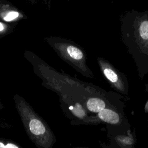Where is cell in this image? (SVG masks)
<instances>
[{"instance_id": "52a82bcc", "label": "cell", "mask_w": 148, "mask_h": 148, "mask_svg": "<svg viewBox=\"0 0 148 148\" xmlns=\"http://www.w3.org/2000/svg\"><path fill=\"white\" fill-rule=\"evenodd\" d=\"M139 31L141 37L143 39L148 40V20H144L141 22Z\"/></svg>"}, {"instance_id": "8992f818", "label": "cell", "mask_w": 148, "mask_h": 148, "mask_svg": "<svg viewBox=\"0 0 148 148\" xmlns=\"http://www.w3.org/2000/svg\"><path fill=\"white\" fill-rule=\"evenodd\" d=\"M20 147L17 143L12 140L0 138V148H20Z\"/></svg>"}, {"instance_id": "3957f363", "label": "cell", "mask_w": 148, "mask_h": 148, "mask_svg": "<svg viewBox=\"0 0 148 148\" xmlns=\"http://www.w3.org/2000/svg\"><path fill=\"white\" fill-rule=\"evenodd\" d=\"M23 15L15 8L10 6L0 8V20L5 22H13L21 20Z\"/></svg>"}, {"instance_id": "5b68a950", "label": "cell", "mask_w": 148, "mask_h": 148, "mask_svg": "<svg viewBox=\"0 0 148 148\" xmlns=\"http://www.w3.org/2000/svg\"><path fill=\"white\" fill-rule=\"evenodd\" d=\"M86 108L92 112H99L105 107L104 101L98 98H90L86 102Z\"/></svg>"}, {"instance_id": "9c48e42d", "label": "cell", "mask_w": 148, "mask_h": 148, "mask_svg": "<svg viewBox=\"0 0 148 148\" xmlns=\"http://www.w3.org/2000/svg\"><path fill=\"white\" fill-rule=\"evenodd\" d=\"M103 73L105 76L112 82L115 83L117 81V75L112 69L109 68H105L103 69Z\"/></svg>"}, {"instance_id": "6da1fadb", "label": "cell", "mask_w": 148, "mask_h": 148, "mask_svg": "<svg viewBox=\"0 0 148 148\" xmlns=\"http://www.w3.org/2000/svg\"><path fill=\"white\" fill-rule=\"evenodd\" d=\"M13 100L30 140L38 147L51 148L57 140L54 134L45 120L36 113L22 97L15 94L13 95Z\"/></svg>"}, {"instance_id": "7a4b0ae2", "label": "cell", "mask_w": 148, "mask_h": 148, "mask_svg": "<svg viewBox=\"0 0 148 148\" xmlns=\"http://www.w3.org/2000/svg\"><path fill=\"white\" fill-rule=\"evenodd\" d=\"M44 40L63 61L75 70L85 73V55L79 45L73 41L57 36H47Z\"/></svg>"}, {"instance_id": "30bf717a", "label": "cell", "mask_w": 148, "mask_h": 148, "mask_svg": "<svg viewBox=\"0 0 148 148\" xmlns=\"http://www.w3.org/2000/svg\"><path fill=\"white\" fill-rule=\"evenodd\" d=\"M3 108V105L0 101V110H2Z\"/></svg>"}, {"instance_id": "ba28073f", "label": "cell", "mask_w": 148, "mask_h": 148, "mask_svg": "<svg viewBox=\"0 0 148 148\" xmlns=\"http://www.w3.org/2000/svg\"><path fill=\"white\" fill-rule=\"evenodd\" d=\"M12 32V27L6 23L0 21V38L3 37Z\"/></svg>"}, {"instance_id": "277c9868", "label": "cell", "mask_w": 148, "mask_h": 148, "mask_svg": "<svg viewBox=\"0 0 148 148\" xmlns=\"http://www.w3.org/2000/svg\"><path fill=\"white\" fill-rule=\"evenodd\" d=\"M98 116L101 120L110 124H117L119 121L118 114L108 109L104 108L98 112Z\"/></svg>"}]
</instances>
